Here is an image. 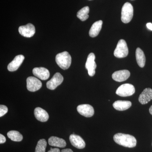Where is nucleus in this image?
Wrapping results in <instances>:
<instances>
[{"instance_id": "2eb2a0df", "label": "nucleus", "mask_w": 152, "mask_h": 152, "mask_svg": "<svg viewBox=\"0 0 152 152\" xmlns=\"http://www.w3.org/2000/svg\"><path fill=\"white\" fill-rule=\"evenodd\" d=\"M152 99V89L146 88L143 91L139 97V101L142 104H145Z\"/></svg>"}, {"instance_id": "9d476101", "label": "nucleus", "mask_w": 152, "mask_h": 152, "mask_svg": "<svg viewBox=\"0 0 152 152\" xmlns=\"http://www.w3.org/2000/svg\"><path fill=\"white\" fill-rule=\"evenodd\" d=\"M77 110L82 115L87 118L91 117L94 114V110L92 106L87 104L80 105L77 107Z\"/></svg>"}, {"instance_id": "aec40b11", "label": "nucleus", "mask_w": 152, "mask_h": 152, "mask_svg": "<svg viewBox=\"0 0 152 152\" xmlns=\"http://www.w3.org/2000/svg\"><path fill=\"white\" fill-rule=\"evenodd\" d=\"M136 58L137 63L140 67L145 66L146 58L143 51L140 48H137L136 51Z\"/></svg>"}, {"instance_id": "39448f33", "label": "nucleus", "mask_w": 152, "mask_h": 152, "mask_svg": "<svg viewBox=\"0 0 152 152\" xmlns=\"http://www.w3.org/2000/svg\"><path fill=\"white\" fill-rule=\"evenodd\" d=\"M135 92L134 87L130 84H124L118 87L116 94L122 97H127L132 96Z\"/></svg>"}, {"instance_id": "ddd939ff", "label": "nucleus", "mask_w": 152, "mask_h": 152, "mask_svg": "<svg viewBox=\"0 0 152 152\" xmlns=\"http://www.w3.org/2000/svg\"><path fill=\"white\" fill-rule=\"evenodd\" d=\"M130 76V72L127 70L116 71L112 75V78L114 80L118 82L125 81Z\"/></svg>"}, {"instance_id": "c85d7f7f", "label": "nucleus", "mask_w": 152, "mask_h": 152, "mask_svg": "<svg viewBox=\"0 0 152 152\" xmlns=\"http://www.w3.org/2000/svg\"><path fill=\"white\" fill-rule=\"evenodd\" d=\"M149 112L150 114H151V115H152V105L151 106V107H150L149 109Z\"/></svg>"}, {"instance_id": "6ab92c4d", "label": "nucleus", "mask_w": 152, "mask_h": 152, "mask_svg": "<svg viewBox=\"0 0 152 152\" xmlns=\"http://www.w3.org/2000/svg\"><path fill=\"white\" fill-rule=\"evenodd\" d=\"M102 21L101 20L95 22L93 24L89 33L90 37L93 38L99 35L102 29Z\"/></svg>"}, {"instance_id": "cd10ccee", "label": "nucleus", "mask_w": 152, "mask_h": 152, "mask_svg": "<svg viewBox=\"0 0 152 152\" xmlns=\"http://www.w3.org/2000/svg\"><path fill=\"white\" fill-rule=\"evenodd\" d=\"M61 152H73L70 149H63L62 150Z\"/></svg>"}, {"instance_id": "20e7f679", "label": "nucleus", "mask_w": 152, "mask_h": 152, "mask_svg": "<svg viewBox=\"0 0 152 152\" xmlns=\"http://www.w3.org/2000/svg\"><path fill=\"white\" fill-rule=\"evenodd\" d=\"M128 53L129 49L126 41L124 39L120 40L114 51V56L116 58H121L126 57Z\"/></svg>"}, {"instance_id": "423d86ee", "label": "nucleus", "mask_w": 152, "mask_h": 152, "mask_svg": "<svg viewBox=\"0 0 152 152\" xmlns=\"http://www.w3.org/2000/svg\"><path fill=\"white\" fill-rule=\"evenodd\" d=\"M95 56L94 53H91L89 54L87 58V61L86 64V69L88 70L89 75L93 77L96 73V64L95 61Z\"/></svg>"}, {"instance_id": "7ed1b4c3", "label": "nucleus", "mask_w": 152, "mask_h": 152, "mask_svg": "<svg viewBox=\"0 0 152 152\" xmlns=\"http://www.w3.org/2000/svg\"><path fill=\"white\" fill-rule=\"evenodd\" d=\"M134 15L132 5L129 2L125 3L121 11V20L124 23H128L132 20Z\"/></svg>"}, {"instance_id": "a878e982", "label": "nucleus", "mask_w": 152, "mask_h": 152, "mask_svg": "<svg viewBox=\"0 0 152 152\" xmlns=\"http://www.w3.org/2000/svg\"><path fill=\"white\" fill-rule=\"evenodd\" d=\"M48 152H60V151L58 148H51L50 151Z\"/></svg>"}, {"instance_id": "f8f14e48", "label": "nucleus", "mask_w": 152, "mask_h": 152, "mask_svg": "<svg viewBox=\"0 0 152 152\" xmlns=\"http://www.w3.org/2000/svg\"><path fill=\"white\" fill-rule=\"evenodd\" d=\"M33 73L35 77L42 80H48L50 76L48 70L44 67L34 68L33 70Z\"/></svg>"}, {"instance_id": "f03ea898", "label": "nucleus", "mask_w": 152, "mask_h": 152, "mask_svg": "<svg viewBox=\"0 0 152 152\" xmlns=\"http://www.w3.org/2000/svg\"><path fill=\"white\" fill-rule=\"evenodd\" d=\"M56 61L60 68L66 70L70 66L72 58L68 52H63L56 55Z\"/></svg>"}, {"instance_id": "4be33fe9", "label": "nucleus", "mask_w": 152, "mask_h": 152, "mask_svg": "<svg viewBox=\"0 0 152 152\" xmlns=\"http://www.w3.org/2000/svg\"><path fill=\"white\" fill-rule=\"evenodd\" d=\"M7 136L12 141L15 142H20L23 139L21 134L16 131H11L7 133Z\"/></svg>"}, {"instance_id": "9b49d317", "label": "nucleus", "mask_w": 152, "mask_h": 152, "mask_svg": "<svg viewBox=\"0 0 152 152\" xmlns=\"http://www.w3.org/2000/svg\"><path fill=\"white\" fill-rule=\"evenodd\" d=\"M25 57L23 55H18L15 57L14 60L8 66V70L10 72H14L17 70L22 64Z\"/></svg>"}, {"instance_id": "bb28decb", "label": "nucleus", "mask_w": 152, "mask_h": 152, "mask_svg": "<svg viewBox=\"0 0 152 152\" xmlns=\"http://www.w3.org/2000/svg\"><path fill=\"white\" fill-rule=\"evenodd\" d=\"M147 27L148 29L152 31V23H148L147 24Z\"/></svg>"}, {"instance_id": "b1692460", "label": "nucleus", "mask_w": 152, "mask_h": 152, "mask_svg": "<svg viewBox=\"0 0 152 152\" xmlns=\"http://www.w3.org/2000/svg\"><path fill=\"white\" fill-rule=\"evenodd\" d=\"M8 109L7 107L3 105H0V117L3 116L8 112Z\"/></svg>"}, {"instance_id": "c756f323", "label": "nucleus", "mask_w": 152, "mask_h": 152, "mask_svg": "<svg viewBox=\"0 0 152 152\" xmlns=\"http://www.w3.org/2000/svg\"><path fill=\"white\" fill-rule=\"evenodd\" d=\"M132 1H133V0H132Z\"/></svg>"}, {"instance_id": "dca6fc26", "label": "nucleus", "mask_w": 152, "mask_h": 152, "mask_svg": "<svg viewBox=\"0 0 152 152\" xmlns=\"http://www.w3.org/2000/svg\"><path fill=\"white\" fill-rule=\"evenodd\" d=\"M34 115L37 120L42 122L47 121L49 118L48 113L40 107H37L35 109Z\"/></svg>"}, {"instance_id": "1a4fd4ad", "label": "nucleus", "mask_w": 152, "mask_h": 152, "mask_svg": "<svg viewBox=\"0 0 152 152\" xmlns=\"http://www.w3.org/2000/svg\"><path fill=\"white\" fill-rule=\"evenodd\" d=\"M18 31L22 36L27 38L32 37L36 32L34 26L31 23H28L26 26H21L19 27Z\"/></svg>"}, {"instance_id": "7c9ffc66", "label": "nucleus", "mask_w": 152, "mask_h": 152, "mask_svg": "<svg viewBox=\"0 0 152 152\" xmlns=\"http://www.w3.org/2000/svg\"><path fill=\"white\" fill-rule=\"evenodd\" d=\"M90 1H91V0H90Z\"/></svg>"}, {"instance_id": "6e6552de", "label": "nucleus", "mask_w": 152, "mask_h": 152, "mask_svg": "<svg viewBox=\"0 0 152 152\" xmlns=\"http://www.w3.org/2000/svg\"><path fill=\"white\" fill-rule=\"evenodd\" d=\"M64 80L63 76L60 73H56L50 80L47 82V87L49 89L54 90L62 83Z\"/></svg>"}, {"instance_id": "393cba45", "label": "nucleus", "mask_w": 152, "mask_h": 152, "mask_svg": "<svg viewBox=\"0 0 152 152\" xmlns=\"http://www.w3.org/2000/svg\"><path fill=\"white\" fill-rule=\"evenodd\" d=\"M6 141V139L5 137L3 135L1 134H0V143L3 144Z\"/></svg>"}, {"instance_id": "5701e85b", "label": "nucleus", "mask_w": 152, "mask_h": 152, "mask_svg": "<svg viewBox=\"0 0 152 152\" xmlns=\"http://www.w3.org/2000/svg\"><path fill=\"white\" fill-rule=\"evenodd\" d=\"M47 142L45 139H41L38 141L36 146L35 152H45L47 147Z\"/></svg>"}, {"instance_id": "4468645a", "label": "nucleus", "mask_w": 152, "mask_h": 152, "mask_svg": "<svg viewBox=\"0 0 152 152\" xmlns=\"http://www.w3.org/2000/svg\"><path fill=\"white\" fill-rule=\"evenodd\" d=\"M69 140L71 144L78 149H81L86 147V143L81 137L75 134H71L69 137Z\"/></svg>"}, {"instance_id": "f3484780", "label": "nucleus", "mask_w": 152, "mask_h": 152, "mask_svg": "<svg viewBox=\"0 0 152 152\" xmlns=\"http://www.w3.org/2000/svg\"><path fill=\"white\" fill-rule=\"evenodd\" d=\"M132 102L130 101L118 100L115 101L113 104V107L117 110H126L132 106Z\"/></svg>"}, {"instance_id": "412c9836", "label": "nucleus", "mask_w": 152, "mask_h": 152, "mask_svg": "<svg viewBox=\"0 0 152 152\" xmlns=\"http://www.w3.org/2000/svg\"><path fill=\"white\" fill-rule=\"evenodd\" d=\"M89 11L90 9L88 7L86 6L84 7L78 12L77 17L82 21H84L88 18Z\"/></svg>"}, {"instance_id": "a211bd4d", "label": "nucleus", "mask_w": 152, "mask_h": 152, "mask_svg": "<svg viewBox=\"0 0 152 152\" xmlns=\"http://www.w3.org/2000/svg\"><path fill=\"white\" fill-rule=\"evenodd\" d=\"M49 145L52 146L64 148L66 146V143L65 140L56 137H50L48 140Z\"/></svg>"}, {"instance_id": "0eeeda50", "label": "nucleus", "mask_w": 152, "mask_h": 152, "mask_svg": "<svg viewBox=\"0 0 152 152\" xmlns=\"http://www.w3.org/2000/svg\"><path fill=\"white\" fill-rule=\"evenodd\" d=\"M27 88L29 91L35 92L42 87V82L35 77H28L26 80Z\"/></svg>"}, {"instance_id": "f257e3e1", "label": "nucleus", "mask_w": 152, "mask_h": 152, "mask_svg": "<svg viewBox=\"0 0 152 152\" xmlns=\"http://www.w3.org/2000/svg\"><path fill=\"white\" fill-rule=\"evenodd\" d=\"M113 139L114 141L116 143L127 148H134L137 145L135 138L128 134L118 133L114 136Z\"/></svg>"}]
</instances>
